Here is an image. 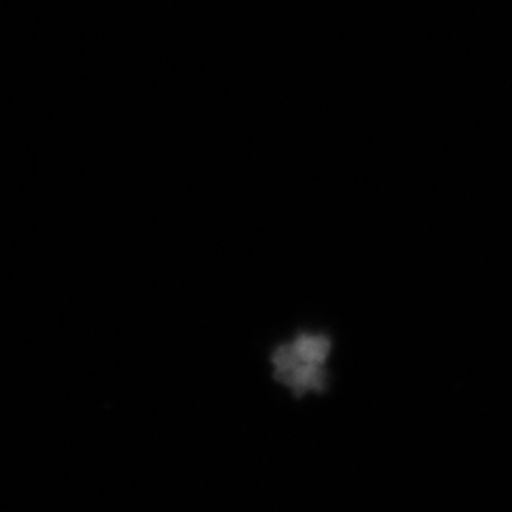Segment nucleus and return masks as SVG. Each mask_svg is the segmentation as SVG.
Listing matches in <instances>:
<instances>
[{"label": "nucleus", "instance_id": "f257e3e1", "mask_svg": "<svg viewBox=\"0 0 512 512\" xmlns=\"http://www.w3.org/2000/svg\"><path fill=\"white\" fill-rule=\"evenodd\" d=\"M275 378L289 385L296 395L308 389H323L325 374L321 365L304 363L296 355L293 346H281L274 353Z\"/></svg>", "mask_w": 512, "mask_h": 512}, {"label": "nucleus", "instance_id": "f03ea898", "mask_svg": "<svg viewBox=\"0 0 512 512\" xmlns=\"http://www.w3.org/2000/svg\"><path fill=\"white\" fill-rule=\"evenodd\" d=\"M296 355L304 363L323 365L330 351L329 338L325 336H300L293 344Z\"/></svg>", "mask_w": 512, "mask_h": 512}]
</instances>
